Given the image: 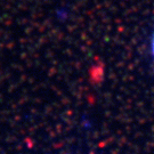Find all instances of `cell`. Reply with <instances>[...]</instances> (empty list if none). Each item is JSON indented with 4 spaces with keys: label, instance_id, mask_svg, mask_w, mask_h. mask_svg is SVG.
<instances>
[{
    "label": "cell",
    "instance_id": "obj_1",
    "mask_svg": "<svg viewBox=\"0 0 154 154\" xmlns=\"http://www.w3.org/2000/svg\"><path fill=\"white\" fill-rule=\"evenodd\" d=\"M152 48H153V54H154V37H153V44H152Z\"/></svg>",
    "mask_w": 154,
    "mask_h": 154
}]
</instances>
